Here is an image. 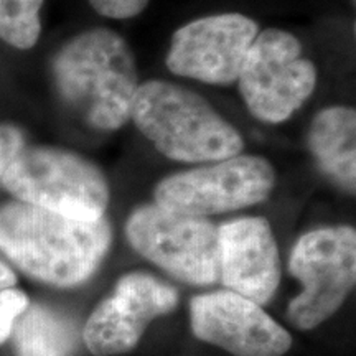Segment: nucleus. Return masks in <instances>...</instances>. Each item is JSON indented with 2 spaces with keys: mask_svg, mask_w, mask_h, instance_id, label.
<instances>
[{
  "mask_svg": "<svg viewBox=\"0 0 356 356\" xmlns=\"http://www.w3.org/2000/svg\"><path fill=\"white\" fill-rule=\"evenodd\" d=\"M274 184V168L266 159L234 155L167 177L155 188V204L180 215L204 218L264 202Z\"/></svg>",
  "mask_w": 356,
  "mask_h": 356,
  "instance_id": "6e6552de",
  "label": "nucleus"
},
{
  "mask_svg": "<svg viewBox=\"0 0 356 356\" xmlns=\"http://www.w3.org/2000/svg\"><path fill=\"white\" fill-rule=\"evenodd\" d=\"M289 269L304 291L289 305V320L310 330L343 304L356 279V233L350 226L310 231L293 246Z\"/></svg>",
  "mask_w": 356,
  "mask_h": 356,
  "instance_id": "0eeeda50",
  "label": "nucleus"
},
{
  "mask_svg": "<svg viewBox=\"0 0 356 356\" xmlns=\"http://www.w3.org/2000/svg\"><path fill=\"white\" fill-rule=\"evenodd\" d=\"M190 322L200 340L234 356H282L292 345L286 328L259 305L229 291L193 297Z\"/></svg>",
  "mask_w": 356,
  "mask_h": 356,
  "instance_id": "9b49d317",
  "label": "nucleus"
},
{
  "mask_svg": "<svg viewBox=\"0 0 356 356\" xmlns=\"http://www.w3.org/2000/svg\"><path fill=\"white\" fill-rule=\"evenodd\" d=\"M29 304V297L22 291L13 287L0 291V345L6 343L10 338L15 320L20 317Z\"/></svg>",
  "mask_w": 356,
  "mask_h": 356,
  "instance_id": "dca6fc26",
  "label": "nucleus"
},
{
  "mask_svg": "<svg viewBox=\"0 0 356 356\" xmlns=\"http://www.w3.org/2000/svg\"><path fill=\"white\" fill-rule=\"evenodd\" d=\"M10 337L15 356H71L78 345L76 325L38 304L22 312Z\"/></svg>",
  "mask_w": 356,
  "mask_h": 356,
  "instance_id": "4468645a",
  "label": "nucleus"
},
{
  "mask_svg": "<svg viewBox=\"0 0 356 356\" xmlns=\"http://www.w3.org/2000/svg\"><path fill=\"white\" fill-rule=\"evenodd\" d=\"M17 282V275L6 262L0 259V291L12 289Z\"/></svg>",
  "mask_w": 356,
  "mask_h": 356,
  "instance_id": "6ab92c4d",
  "label": "nucleus"
},
{
  "mask_svg": "<svg viewBox=\"0 0 356 356\" xmlns=\"http://www.w3.org/2000/svg\"><path fill=\"white\" fill-rule=\"evenodd\" d=\"M356 114L355 109L333 106L315 115L309 147L318 167L346 191L356 185Z\"/></svg>",
  "mask_w": 356,
  "mask_h": 356,
  "instance_id": "ddd939ff",
  "label": "nucleus"
},
{
  "mask_svg": "<svg viewBox=\"0 0 356 356\" xmlns=\"http://www.w3.org/2000/svg\"><path fill=\"white\" fill-rule=\"evenodd\" d=\"M60 96L92 127L115 131L131 119L139 74L121 35L92 29L71 38L51 63Z\"/></svg>",
  "mask_w": 356,
  "mask_h": 356,
  "instance_id": "f03ea898",
  "label": "nucleus"
},
{
  "mask_svg": "<svg viewBox=\"0 0 356 356\" xmlns=\"http://www.w3.org/2000/svg\"><path fill=\"white\" fill-rule=\"evenodd\" d=\"M126 234L137 252L173 277L195 286L220 279V236L204 218L145 204L129 218Z\"/></svg>",
  "mask_w": 356,
  "mask_h": 356,
  "instance_id": "423d86ee",
  "label": "nucleus"
},
{
  "mask_svg": "<svg viewBox=\"0 0 356 356\" xmlns=\"http://www.w3.org/2000/svg\"><path fill=\"white\" fill-rule=\"evenodd\" d=\"M131 119L165 157L177 162H218L243 150V137L207 99L167 81L139 84Z\"/></svg>",
  "mask_w": 356,
  "mask_h": 356,
  "instance_id": "7ed1b4c3",
  "label": "nucleus"
},
{
  "mask_svg": "<svg viewBox=\"0 0 356 356\" xmlns=\"http://www.w3.org/2000/svg\"><path fill=\"white\" fill-rule=\"evenodd\" d=\"M106 218L79 221L22 202L0 207V251L22 273L56 287H73L96 273L108 254Z\"/></svg>",
  "mask_w": 356,
  "mask_h": 356,
  "instance_id": "f257e3e1",
  "label": "nucleus"
},
{
  "mask_svg": "<svg viewBox=\"0 0 356 356\" xmlns=\"http://www.w3.org/2000/svg\"><path fill=\"white\" fill-rule=\"evenodd\" d=\"M248 109L264 122L287 121L309 99L317 71L302 55V44L292 33L269 29L257 33L238 76Z\"/></svg>",
  "mask_w": 356,
  "mask_h": 356,
  "instance_id": "39448f33",
  "label": "nucleus"
},
{
  "mask_svg": "<svg viewBox=\"0 0 356 356\" xmlns=\"http://www.w3.org/2000/svg\"><path fill=\"white\" fill-rule=\"evenodd\" d=\"M25 137L19 126L8 122H0V184L6 175L7 168L10 167L13 159L24 149Z\"/></svg>",
  "mask_w": 356,
  "mask_h": 356,
  "instance_id": "f3484780",
  "label": "nucleus"
},
{
  "mask_svg": "<svg viewBox=\"0 0 356 356\" xmlns=\"http://www.w3.org/2000/svg\"><path fill=\"white\" fill-rule=\"evenodd\" d=\"M220 279L229 292L257 305L277 291L280 261L273 229L264 218H239L218 228Z\"/></svg>",
  "mask_w": 356,
  "mask_h": 356,
  "instance_id": "f8f14e48",
  "label": "nucleus"
},
{
  "mask_svg": "<svg viewBox=\"0 0 356 356\" xmlns=\"http://www.w3.org/2000/svg\"><path fill=\"white\" fill-rule=\"evenodd\" d=\"M44 0H0V40L19 50L37 44Z\"/></svg>",
  "mask_w": 356,
  "mask_h": 356,
  "instance_id": "2eb2a0df",
  "label": "nucleus"
},
{
  "mask_svg": "<svg viewBox=\"0 0 356 356\" xmlns=\"http://www.w3.org/2000/svg\"><path fill=\"white\" fill-rule=\"evenodd\" d=\"M257 33L256 22L241 13L193 20L173 33L167 66L178 76L202 83H234Z\"/></svg>",
  "mask_w": 356,
  "mask_h": 356,
  "instance_id": "1a4fd4ad",
  "label": "nucleus"
},
{
  "mask_svg": "<svg viewBox=\"0 0 356 356\" xmlns=\"http://www.w3.org/2000/svg\"><path fill=\"white\" fill-rule=\"evenodd\" d=\"M89 3L102 17L126 20L144 12L149 0H89Z\"/></svg>",
  "mask_w": 356,
  "mask_h": 356,
  "instance_id": "a211bd4d",
  "label": "nucleus"
},
{
  "mask_svg": "<svg viewBox=\"0 0 356 356\" xmlns=\"http://www.w3.org/2000/svg\"><path fill=\"white\" fill-rule=\"evenodd\" d=\"M2 185L17 202L79 221L104 218L109 203V185L99 168L60 147L25 145Z\"/></svg>",
  "mask_w": 356,
  "mask_h": 356,
  "instance_id": "20e7f679",
  "label": "nucleus"
},
{
  "mask_svg": "<svg viewBox=\"0 0 356 356\" xmlns=\"http://www.w3.org/2000/svg\"><path fill=\"white\" fill-rule=\"evenodd\" d=\"M175 289L145 273L122 275L114 292L96 307L84 328V341L96 356L132 350L147 325L175 309Z\"/></svg>",
  "mask_w": 356,
  "mask_h": 356,
  "instance_id": "9d476101",
  "label": "nucleus"
}]
</instances>
